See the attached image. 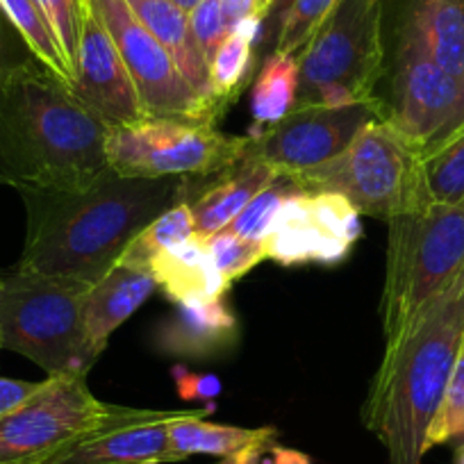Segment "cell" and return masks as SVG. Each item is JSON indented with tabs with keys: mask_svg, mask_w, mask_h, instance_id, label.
Here are the masks:
<instances>
[{
	"mask_svg": "<svg viewBox=\"0 0 464 464\" xmlns=\"http://www.w3.org/2000/svg\"><path fill=\"white\" fill-rule=\"evenodd\" d=\"M464 271V205L430 203L390 221L381 298L385 346L399 342Z\"/></svg>",
	"mask_w": 464,
	"mask_h": 464,
	"instance_id": "obj_4",
	"label": "cell"
},
{
	"mask_svg": "<svg viewBox=\"0 0 464 464\" xmlns=\"http://www.w3.org/2000/svg\"><path fill=\"white\" fill-rule=\"evenodd\" d=\"M289 3H292V0H269V16L283 14V12L289 7Z\"/></svg>",
	"mask_w": 464,
	"mask_h": 464,
	"instance_id": "obj_42",
	"label": "cell"
},
{
	"mask_svg": "<svg viewBox=\"0 0 464 464\" xmlns=\"http://www.w3.org/2000/svg\"><path fill=\"white\" fill-rule=\"evenodd\" d=\"M158 289L149 269L116 262L102 280L87 292L84 301V325L98 353H102L123 321L130 319Z\"/></svg>",
	"mask_w": 464,
	"mask_h": 464,
	"instance_id": "obj_20",
	"label": "cell"
},
{
	"mask_svg": "<svg viewBox=\"0 0 464 464\" xmlns=\"http://www.w3.org/2000/svg\"><path fill=\"white\" fill-rule=\"evenodd\" d=\"M382 33L387 53L414 51L464 78V0H399Z\"/></svg>",
	"mask_w": 464,
	"mask_h": 464,
	"instance_id": "obj_14",
	"label": "cell"
},
{
	"mask_svg": "<svg viewBox=\"0 0 464 464\" xmlns=\"http://www.w3.org/2000/svg\"><path fill=\"white\" fill-rule=\"evenodd\" d=\"M37 387L39 382H25L16 381V378L0 376V417L10 412V410H14L16 405L24 403Z\"/></svg>",
	"mask_w": 464,
	"mask_h": 464,
	"instance_id": "obj_38",
	"label": "cell"
},
{
	"mask_svg": "<svg viewBox=\"0 0 464 464\" xmlns=\"http://www.w3.org/2000/svg\"><path fill=\"white\" fill-rule=\"evenodd\" d=\"M0 12L5 14V19L10 21L16 34L24 39L30 55L44 69H48L53 75L64 80L71 87L73 84V73H71L69 64H66L64 55L60 51V44H57L55 34H53L51 25L44 19L37 3L34 0H0Z\"/></svg>",
	"mask_w": 464,
	"mask_h": 464,
	"instance_id": "obj_24",
	"label": "cell"
},
{
	"mask_svg": "<svg viewBox=\"0 0 464 464\" xmlns=\"http://www.w3.org/2000/svg\"><path fill=\"white\" fill-rule=\"evenodd\" d=\"M266 464H312V458L296 449H285V446L276 444L271 449V458L266 459Z\"/></svg>",
	"mask_w": 464,
	"mask_h": 464,
	"instance_id": "obj_39",
	"label": "cell"
},
{
	"mask_svg": "<svg viewBox=\"0 0 464 464\" xmlns=\"http://www.w3.org/2000/svg\"><path fill=\"white\" fill-rule=\"evenodd\" d=\"M42 10L44 19L51 25L55 34L60 51L69 64L71 73L75 78V64H78V46L80 33H82L84 19V0H34Z\"/></svg>",
	"mask_w": 464,
	"mask_h": 464,
	"instance_id": "obj_33",
	"label": "cell"
},
{
	"mask_svg": "<svg viewBox=\"0 0 464 464\" xmlns=\"http://www.w3.org/2000/svg\"><path fill=\"white\" fill-rule=\"evenodd\" d=\"M0 283H3V276H0Z\"/></svg>",
	"mask_w": 464,
	"mask_h": 464,
	"instance_id": "obj_44",
	"label": "cell"
},
{
	"mask_svg": "<svg viewBox=\"0 0 464 464\" xmlns=\"http://www.w3.org/2000/svg\"><path fill=\"white\" fill-rule=\"evenodd\" d=\"M178 396L185 401H217L221 396L223 385L214 373H196L185 367L171 369Z\"/></svg>",
	"mask_w": 464,
	"mask_h": 464,
	"instance_id": "obj_35",
	"label": "cell"
},
{
	"mask_svg": "<svg viewBox=\"0 0 464 464\" xmlns=\"http://www.w3.org/2000/svg\"><path fill=\"white\" fill-rule=\"evenodd\" d=\"M382 0H339L333 14L298 53L301 105H358L381 101L387 48Z\"/></svg>",
	"mask_w": 464,
	"mask_h": 464,
	"instance_id": "obj_7",
	"label": "cell"
},
{
	"mask_svg": "<svg viewBox=\"0 0 464 464\" xmlns=\"http://www.w3.org/2000/svg\"><path fill=\"white\" fill-rule=\"evenodd\" d=\"M227 28H235L246 19H262L269 16V0H218Z\"/></svg>",
	"mask_w": 464,
	"mask_h": 464,
	"instance_id": "obj_37",
	"label": "cell"
},
{
	"mask_svg": "<svg viewBox=\"0 0 464 464\" xmlns=\"http://www.w3.org/2000/svg\"><path fill=\"white\" fill-rule=\"evenodd\" d=\"M464 342V271L396 343L385 346L362 421L390 464H421L426 435Z\"/></svg>",
	"mask_w": 464,
	"mask_h": 464,
	"instance_id": "obj_3",
	"label": "cell"
},
{
	"mask_svg": "<svg viewBox=\"0 0 464 464\" xmlns=\"http://www.w3.org/2000/svg\"><path fill=\"white\" fill-rule=\"evenodd\" d=\"M298 189H301V187H298L296 182L289 180L287 176H278L269 187H265V189H262L260 194L237 214V217L227 223V230H232L242 239H248V242L265 244L266 235H269L271 226H274L283 203Z\"/></svg>",
	"mask_w": 464,
	"mask_h": 464,
	"instance_id": "obj_28",
	"label": "cell"
},
{
	"mask_svg": "<svg viewBox=\"0 0 464 464\" xmlns=\"http://www.w3.org/2000/svg\"><path fill=\"white\" fill-rule=\"evenodd\" d=\"M310 194V209L314 221L328 237L353 246L362 237V221L360 212L351 200L334 191H307Z\"/></svg>",
	"mask_w": 464,
	"mask_h": 464,
	"instance_id": "obj_32",
	"label": "cell"
},
{
	"mask_svg": "<svg viewBox=\"0 0 464 464\" xmlns=\"http://www.w3.org/2000/svg\"><path fill=\"white\" fill-rule=\"evenodd\" d=\"M298 60L287 53H271L262 64L251 92V114L256 130L283 121L298 98Z\"/></svg>",
	"mask_w": 464,
	"mask_h": 464,
	"instance_id": "obj_23",
	"label": "cell"
},
{
	"mask_svg": "<svg viewBox=\"0 0 464 464\" xmlns=\"http://www.w3.org/2000/svg\"><path fill=\"white\" fill-rule=\"evenodd\" d=\"M453 464H464V441L458 446V450H455V462Z\"/></svg>",
	"mask_w": 464,
	"mask_h": 464,
	"instance_id": "obj_43",
	"label": "cell"
},
{
	"mask_svg": "<svg viewBox=\"0 0 464 464\" xmlns=\"http://www.w3.org/2000/svg\"><path fill=\"white\" fill-rule=\"evenodd\" d=\"M128 5L132 7L137 19L149 28V33L158 39L160 46L171 55L173 64L189 82V87L200 96L217 101L212 96V84H209V66L196 44L194 33H191L189 14L173 5L171 0H128Z\"/></svg>",
	"mask_w": 464,
	"mask_h": 464,
	"instance_id": "obj_22",
	"label": "cell"
},
{
	"mask_svg": "<svg viewBox=\"0 0 464 464\" xmlns=\"http://www.w3.org/2000/svg\"><path fill=\"white\" fill-rule=\"evenodd\" d=\"M194 237V217H191V209L189 205H187V200H180V203L164 209L158 218H153V221L128 244V248L123 251V256L119 257V262H121V265L140 266V269H149V262L153 260L158 253L167 251V248L171 246H178V244L189 242V239Z\"/></svg>",
	"mask_w": 464,
	"mask_h": 464,
	"instance_id": "obj_25",
	"label": "cell"
},
{
	"mask_svg": "<svg viewBox=\"0 0 464 464\" xmlns=\"http://www.w3.org/2000/svg\"><path fill=\"white\" fill-rule=\"evenodd\" d=\"M171 3H173V5L180 7L182 12H187V14H191V12H194L196 7L203 3V0H171Z\"/></svg>",
	"mask_w": 464,
	"mask_h": 464,
	"instance_id": "obj_41",
	"label": "cell"
},
{
	"mask_svg": "<svg viewBox=\"0 0 464 464\" xmlns=\"http://www.w3.org/2000/svg\"><path fill=\"white\" fill-rule=\"evenodd\" d=\"M337 5L339 0H292L280 14L276 53L298 55Z\"/></svg>",
	"mask_w": 464,
	"mask_h": 464,
	"instance_id": "obj_29",
	"label": "cell"
},
{
	"mask_svg": "<svg viewBox=\"0 0 464 464\" xmlns=\"http://www.w3.org/2000/svg\"><path fill=\"white\" fill-rule=\"evenodd\" d=\"M110 126L37 60L0 78V185L82 189L110 173Z\"/></svg>",
	"mask_w": 464,
	"mask_h": 464,
	"instance_id": "obj_2",
	"label": "cell"
},
{
	"mask_svg": "<svg viewBox=\"0 0 464 464\" xmlns=\"http://www.w3.org/2000/svg\"><path fill=\"white\" fill-rule=\"evenodd\" d=\"M464 440V342L455 360L453 373L446 382L444 396L426 435V450L432 446Z\"/></svg>",
	"mask_w": 464,
	"mask_h": 464,
	"instance_id": "obj_30",
	"label": "cell"
},
{
	"mask_svg": "<svg viewBox=\"0 0 464 464\" xmlns=\"http://www.w3.org/2000/svg\"><path fill=\"white\" fill-rule=\"evenodd\" d=\"M149 271L155 285L176 305L214 301L226 296L230 289V283L223 278L208 246L198 237L158 253L149 262Z\"/></svg>",
	"mask_w": 464,
	"mask_h": 464,
	"instance_id": "obj_21",
	"label": "cell"
},
{
	"mask_svg": "<svg viewBox=\"0 0 464 464\" xmlns=\"http://www.w3.org/2000/svg\"><path fill=\"white\" fill-rule=\"evenodd\" d=\"M189 25L191 33H194L196 44H198L200 53H203L208 66L212 64L214 55L221 48V44L226 42L230 28L226 24V16H223L221 3L218 0H203L198 7L189 14Z\"/></svg>",
	"mask_w": 464,
	"mask_h": 464,
	"instance_id": "obj_34",
	"label": "cell"
},
{
	"mask_svg": "<svg viewBox=\"0 0 464 464\" xmlns=\"http://www.w3.org/2000/svg\"><path fill=\"white\" fill-rule=\"evenodd\" d=\"M230 33L239 34L242 39H246L248 44H253L256 46V42L260 39V33H262V19H246L242 21V24H237L235 28L230 30Z\"/></svg>",
	"mask_w": 464,
	"mask_h": 464,
	"instance_id": "obj_40",
	"label": "cell"
},
{
	"mask_svg": "<svg viewBox=\"0 0 464 464\" xmlns=\"http://www.w3.org/2000/svg\"><path fill=\"white\" fill-rule=\"evenodd\" d=\"M253 44L242 39L239 34L230 33L221 48L214 55L209 64V84H212V96L223 107L237 101L242 89L246 87L253 75Z\"/></svg>",
	"mask_w": 464,
	"mask_h": 464,
	"instance_id": "obj_27",
	"label": "cell"
},
{
	"mask_svg": "<svg viewBox=\"0 0 464 464\" xmlns=\"http://www.w3.org/2000/svg\"><path fill=\"white\" fill-rule=\"evenodd\" d=\"M144 412L98 401L84 376H48L0 417V464H53L89 437Z\"/></svg>",
	"mask_w": 464,
	"mask_h": 464,
	"instance_id": "obj_8",
	"label": "cell"
},
{
	"mask_svg": "<svg viewBox=\"0 0 464 464\" xmlns=\"http://www.w3.org/2000/svg\"><path fill=\"white\" fill-rule=\"evenodd\" d=\"M423 158L382 119H373L333 160L294 173H280L303 191H334L360 214L392 218L428 208Z\"/></svg>",
	"mask_w": 464,
	"mask_h": 464,
	"instance_id": "obj_6",
	"label": "cell"
},
{
	"mask_svg": "<svg viewBox=\"0 0 464 464\" xmlns=\"http://www.w3.org/2000/svg\"><path fill=\"white\" fill-rule=\"evenodd\" d=\"M33 60L30 51L25 48L24 39L16 34V30L12 28L10 21L5 19V14L0 12V78L12 71L14 66L24 64V62Z\"/></svg>",
	"mask_w": 464,
	"mask_h": 464,
	"instance_id": "obj_36",
	"label": "cell"
},
{
	"mask_svg": "<svg viewBox=\"0 0 464 464\" xmlns=\"http://www.w3.org/2000/svg\"><path fill=\"white\" fill-rule=\"evenodd\" d=\"M278 176L274 167L244 155L235 167L214 180L191 185L187 205L194 217L196 237L208 239L227 227V223Z\"/></svg>",
	"mask_w": 464,
	"mask_h": 464,
	"instance_id": "obj_17",
	"label": "cell"
},
{
	"mask_svg": "<svg viewBox=\"0 0 464 464\" xmlns=\"http://www.w3.org/2000/svg\"><path fill=\"white\" fill-rule=\"evenodd\" d=\"M87 5V3H84ZM71 92L110 128L146 121L135 82L98 16L84 7L78 64Z\"/></svg>",
	"mask_w": 464,
	"mask_h": 464,
	"instance_id": "obj_13",
	"label": "cell"
},
{
	"mask_svg": "<svg viewBox=\"0 0 464 464\" xmlns=\"http://www.w3.org/2000/svg\"><path fill=\"white\" fill-rule=\"evenodd\" d=\"M382 3H385V0H382Z\"/></svg>",
	"mask_w": 464,
	"mask_h": 464,
	"instance_id": "obj_45",
	"label": "cell"
},
{
	"mask_svg": "<svg viewBox=\"0 0 464 464\" xmlns=\"http://www.w3.org/2000/svg\"><path fill=\"white\" fill-rule=\"evenodd\" d=\"M205 417L208 414H194L169 423L171 446L185 459L189 455H214L221 464H260L278 441L274 426H223L205 421Z\"/></svg>",
	"mask_w": 464,
	"mask_h": 464,
	"instance_id": "obj_19",
	"label": "cell"
},
{
	"mask_svg": "<svg viewBox=\"0 0 464 464\" xmlns=\"http://www.w3.org/2000/svg\"><path fill=\"white\" fill-rule=\"evenodd\" d=\"M203 242L208 246L209 256H212L214 265H217V269L221 271L227 283L242 278L248 271L256 269L262 260H266L265 244L242 239L227 227L214 232L212 237L203 239Z\"/></svg>",
	"mask_w": 464,
	"mask_h": 464,
	"instance_id": "obj_31",
	"label": "cell"
},
{
	"mask_svg": "<svg viewBox=\"0 0 464 464\" xmlns=\"http://www.w3.org/2000/svg\"><path fill=\"white\" fill-rule=\"evenodd\" d=\"M110 33L149 119L217 123L223 107L189 87L171 55L137 19L128 0H84Z\"/></svg>",
	"mask_w": 464,
	"mask_h": 464,
	"instance_id": "obj_10",
	"label": "cell"
},
{
	"mask_svg": "<svg viewBox=\"0 0 464 464\" xmlns=\"http://www.w3.org/2000/svg\"><path fill=\"white\" fill-rule=\"evenodd\" d=\"M382 121L426 158L464 128V78L414 51L387 53ZM382 75V78H385Z\"/></svg>",
	"mask_w": 464,
	"mask_h": 464,
	"instance_id": "obj_11",
	"label": "cell"
},
{
	"mask_svg": "<svg viewBox=\"0 0 464 464\" xmlns=\"http://www.w3.org/2000/svg\"><path fill=\"white\" fill-rule=\"evenodd\" d=\"M373 119H382V101L358 105H296L283 121L248 137L246 155L294 173L316 167L342 153Z\"/></svg>",
	"mask_w": 464,
	"mask_h": 464,
	"instance_id": "obj_12",
	"label": "cell"
},
{
	"mask_svg": "<svg viewBox=\"0 0 464 464\" xmlns=\"http://www.w3.org/2000/svg\"><path fill=\"white\" fill-rule=\"evenodd\" d=\"M239 342L237 314L226 296L214 301L176 305L160 324L155 343L162 353L185 360H209L227 355Z\"/></svg>",
	"mask_w": 464,
	"mask_h": 464,
	"instance_id": "obj_16",
	"label": "cell"
},
{
	"mask_svg": "<svg viewBox=\"0 0 464 464\" xmlns=\"http://www.w3.org/2000/svg\"><path fill=\"white\" fill-rule=\"evenodd\" d=\"M189 191V182L176 178L146 180L114 171L82 189H19L28 235L16 269L93 287L128 244Z\"/></svg>",
	"mask_w": 464,
	"mask_h": 464,
	"instance_id": "obj_1",
	"label": "cell"
},
{
	"mask_svg": "<svg viewBox=\"0 0 464 464\" xmlns=\"http://www.w3.org/2000/svg\"><path fill=\"white\" fill-rule=\"evenodd\" d=\"M348 244L328 237L314 221L310 194L294 191L280 208L274 226L265 239L266 257L283 266H301L316 262L324 266L342 265L351 253Z\"/></svg>",
	"mask_w": 464,
	"mask_h": 464,
	"instance_id": "obj_18",
	"label": "cell"
},
{
	"mask_svg": "<svg viewBox=\"0 0 464 464\" xmlns=\"http://www.w3.org/2000/svg\"><path fill=\"white\" fill-rule=\"evenodd\" d=\"M92 287L21 271L0 283V348L25 355L48 376H87L101 353L84 325Z\"/></svg>",
	"mask_w": 464,
	"mask_h": 464,
	"instance_id": "obj_5",
	"label": "cell"
},
{
	"mask_svg": "<svg viewBox=\"0 0 464 464\" xmlns=\"http://www.w3.org/2000/svg\"><path fill=\"white\" fill-rule=\"evenodd\" d=\"M248 137L223 135L217 123L146 119L110 128L107 162L126 178L176 180L200 185L232 169L246 155Z\"/></svg>",
	"mask_w": 464,
	"mask_h": 464,
	"instance_id": "obj_9",
	"label": "cell"
},
{
	"mask_svg": "<svg viewBox=\"0 0 464 464\" xmlns=\"http://www.w3.org/2000/svg\"><path fill=\"white\" fill-rule=\"evenodd\" d=\"M203 410H146L132 421L102 430L71 449L53 464H164L182 462L169 440V423L176 419L209 414Z\"/></svg>",
	"mask_w": 464,
	"mask_h": 464,
	"instance_id": "obj_15",
	"label": "cell"
},
{
	"mask_svg": "<svg viewBox=\"0 0 464 464\" xmlns=\"http://www.w3.org/2000/svg\"><path fill=\"white\" fill-rule=\"evenodd\" d=\"M430 203L464 205V128L421 162Z\"/></svg>",
	"mask_w": 464,
	"mask_h": 464,
	"instance_id": "obj_26",
	"label": "cell"
}]
</instances>
